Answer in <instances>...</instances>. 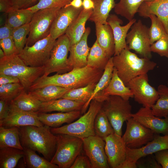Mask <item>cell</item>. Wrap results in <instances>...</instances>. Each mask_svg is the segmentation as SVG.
Returning a JSON list of instances; mask_svg holds the SVG:
<instances>
[{
	"instance_id": "6",
	"label": "cell",
	"mask_w": 168,
	"mask_h": 168,
	"mask_svg": "<svg viewBox=\"0 0 168 168\" xmlns=\"http://www.w3.org/2000/svg\"><path fill=\"white\" fill-rule=\"evenodd\" d=\"M56 135V148L50 162L59 168H70L77 157L83 151L82 139L67 134Z\"/></svg>"
},
{
	"instance_id": "20",
	"label": "cell",
	"mask_w": 168,
	"mask_h": 168,
	"mask_svg": "<svg viewBox=\"0 0 168 168\" xmlns=\"http://www.w3.org/2000/svg\"><path fill=\"white\" fill-rule=\"evenodd\" d=\"M91 31L89 27L86 28L80 41L70 46L68 63L71 71L74 68H81L87 66V58L90 49L87 44V39Z\"/></svg>"
},
{
	"instance_id": "43",
	"label": "cell",
	"mask_w": 168,
	"mask_h": 168,
	"mask_svg": "<svg viewBox=\"0 0 168 168\" xmlns=\"http://www.w3.org/2000/svg\"><path fill=\"white\" fill-rule=\"evenodd\" d=\"M30 30V23L14 28L12 37L19 54L25 46Z\"/></svg>"
},
{
	"instance_id": "44",
	"label": "cell",
	"mask_w": 168,
	"mask_h": 168,
	"mask_svg": "<svg viewBox=\"0 0 168 168\" xmlns=\"http://www.w3.org/2000/svg\"><path fill=\"white\" fill-rule=\"evenodd\" d=\"M72 0H40L36 4L27 8L33 13L44 9L62 8L69 4Z\"/></svg>"
},
{
	"instance_id": "27",
	"label": "cell",
	"mask_w": 168,
	"mask_h": 168,
	"mask_svg": "<svg viewBox=\"0 0 168 168\" xmlns=\"http://www.w3.org/2000/svg\"><path fill=\"white\" fill-rule=\"evenodd\" d=\"M96 40L110 57L115 53V42L113 30L110 25L95 23Z\"/></svg>"
},
{
	"instance_id": "3",
	"label": "cell",
	"mask_w": 168,
	"mask_h": 168,
	"mask_svg": "<svg viewBox=\"0 0 168 168\" xmlns=\"http://www.w3.org/2000/svg\"><path fill=\"white\" fill-rule=\"evenodd\" d=\"M130 50L127 46L119 54L113 56L114 68L126 86L134 78L153 70L157 65L150 59L139 57Z\"/></svg>"
},
{
	"instance_id": "45",
	"label": "cell",
	"mask_w": 168,
	"mask_h": 168,
	"mask_svg": "<svg viewBox=\"0 0 168 168\" xmlns=\"http://www.w3.org/2000/svg\"><path fill=\"white\" fill-rule=\"evenodd\" d=\"M152 52L168 58V34L151 44Z\"/></svg>"
},
{
	"instance_id": "25",
	"label": "cell",
	"mask_w": 168,
	"mask_h": 168,
	"mask_svg": "<svg viewBox=\"0 0 168 168\" xmlns=\"http://www.w3.org/2000/svg\"><path fill=\"white\" fill-rule=\"evenodd\" d=\"M85 105L84 103L61 98L42 102L38 112L47 113L54 111L63 112L77 110L82 111Z\"/></svg>"
},
{
	"instance_id": "40",
	"label": "cell",
	"mask_w": 168,
	"mask_h": 168,
	"mask_svg": "<svg viewBox=\"0 0 168 168\" xmlns=\"http://www.w3.org/2000/svg\"><path fill=\"white\" fill-rule=\"evenodd\" d=\"M114 68L112 57L110 58L101 77L96 85L91 98V101L99 92L105 89L109 85L112 76Z\"/></svg>"
},
{
	"instance_id": "11",
	"label": "cell",
	"mask_w": 168,
	"mask_h": 168,
	"mask_svg": "<svg viewBox=\"0 0 168 168\" xmlns=\"http://www.w3.org/2000/svg\"><path fill=\"white\" fill-rule=\"evenodd\" d=\"M148 27L139 20L132 26L128 32L126 42L130 50H133L142 58L152 57L151 44Z\"/></svg>"
},
{
	"instance_id": "17",
	"label": "cell",
	"mask_w": 168,
	"mask_h": 168,
	"mask_svg": "<svg viewBox=\"0 0 168 168\" xmlns=\"http://www.w3.org/2000/svg\"><path fill=\"white\" fill-rule=\"evenodd\" d=\"M132 117L155 134L168 135V116L161 119L155 115L151 108L143 107Z\"/></svg>"
},
{
	"instance_id": "30",
	"label": "cell",
	"mask_w": 168,
	"mask_h": 168,
	"mask_svg": "<svg viewBox=\"0 0 168 168\" xmlns=\"http://www.w3.org/2000/svg\"><path fill=\"white\" fill-rule=\"evenodd\" d=\"M70 90L57 86L49 85L28 91V92L42 102L61 98Z\"/></svg>"
},
{
	"instance_id": "39",
	"label": "cell",
	"mask_w": 168,
	"mask_h": 168,
	"mask_svg": "<svg viewBox=\"0 0 168 168\" xmlns=\"http://www.w3.org/2000/svg\"><path fill=\"white\" fill-rule=\"evenodd\" d=\"M94 129L95 135L104 140L114 133L106 114L102 108L95 119Z\"/></svg>"
},
{
	"instance_id": "51",
	"label": "cell",
	"mask_w": 168,
	"mask_h": 168,
	"mask_svg": "<svg viewBox=\"0 0 168 168\" xmlns=\"http://www.w3.org/2000/svg\"><path fill=\"white\" fill-rule=\"evenodd\" d=\"M17 83H20L18 78L12 76L0 74V85Z\"/></svg>"
},
{
	"instance_id": "19",
	"label": "cell",
	"mask_w": 168,
	"mask_h": 168,
	"mask_svg": "<svg viewBox=\"0 0 168 168\" xmlns=\"http://www.w3.org/2000/svg\"><path fill=\"white\" fill-rule=\"evenodd\" d=\"M72 6L63 7L59 10L54 20L50 30V35L56 40L65 34L68 27L75 20L83 9Z\"/></svg>"
},
{
	"instance_id": "47",
	"label": "cell",
	"mask_w": 168,
	"mask_h": 168,
	"mask_svg": "<svg viewBox=\"0 0 168 168\" xmlns=\"http://www.w3.org/2000/svg\"><path fill=\"white\" fill-rule=\"evenodd\" d=\"M70 168H92V166L88 157L82 153L77 157Z\"/></svg>"
},
{
	"instance_id": "37",
	"label": "cell",
	"mask_w": 168,
	"mask_h": 168,
	"mask_svg": "<svg viewBox=\"0 0 168 168\" xmlns=\"http://www.w3.org/2000/svg\"><path fill=\"white\" fill-rule=\"evenodd\" d=\"M34 13L27 8L12 11L7 13L5 24L13 28L30 23Z\"/></svg>"
},
{
	"instance_id": "50",
	"label": "cell",
	"mask_w": 168,
	"mask_h": 168,
	"mask_svg": "<svg viewBox=\"0 0 168 168\" xmlns=\"http://www.w3.org/2000/svg\"><path fill=\"white\" fill-rule=\"evenodd\" d=\"M14 28L6 24L0 28V40L12 37Z\"/></svg>"
},
{
	"instance_id": "28",
	"label": "cell",
	"mask_w": 168,
	"mask_h": 168,
	"mask_svg": "<svg viewBox=\"0 0 168 168\" xmlns=\"http://www.w3.org/2000/svg\"><path fill=\"white\" fill-rule=\"evenodd\" d=\"M26 91L9 102V107L27 112H38L42 102Z\"/></svg>"
},
{
	"instance_id": "8",
	"label": "cell",
	"mask_w": 168,
	"mask_h": 168,
	"mask_svg": "<svg viewBox=\"0 0 168 168\" xmlns=\"http://www.w3.org/2000/svg\"><path fill=\"white\" fill-rule=\"evenodd\" d=\"M61 8H46L34 12L30 23V30L26 45L31 46L49 35L53 22Z\"/></svg>"
},
{
	"instance_id": "36",
	"label": "cell",
	"mask_w": 168,
	"mask_h": 168,
	"mask_svg": "<svg viewBox=\"0 0 168 168\" xmlns=\"http://www.w3.org/2000/svg\"><path fill=\"white\" fill-rule=\"evenodd\" d=\"M25 165L29 168H59L58 166L51 162L44 157L37 155L35 151L23 147Z\"/></svg>"
},
{
	"instance_id": "5",
	"label": "cell",
	"mask_w": 168,
	"mask_h": 168,
	"mask_svg": "<svg viewBox=\"0 0 168 168\" xmlns=\"http://www.w3.org/2000/svg\"><path fill=\"white\" fill-rule=\"evenodd\" d=\"M102 102L95 99L91 102L87 111L75 121L62 126L51 128L54 134H67L82 139L95 135L94 124L95 117L102 108Z\"/></svg>"
},
{
	"instance_id": "46",
	"label": "cell",
	"mask_w": 168,
	"mask_h": 168,
	"mask_svg": "<svg viewBox=\"0 0 168 168\" xmlns=\"http://www.w3.org/2000/svg\"><path fill=\"white\" fill-rule=\"evenodd\" d=\"M0 46L5 56L19 54L12 37L0 40Z\"/></svg>"
},
{
	"instance_id": "26",
	"label": "cell",
	"mask_w": 168,
	"mask_h": 168,
	"mask_svg": "<svg viewBox=\"0 0 168 168\" xmlns=\"http://www.w3.org/2000/svg\"><path fill=\"white\" fill-rule=\"evenodd\" d=\"M93 9L86 10L83 8L78 16L68 27L65 34L70 41V46L78 42L84 34L85 25L92 13Z\"/></svg>"
},
{
	"instance_id": "29",
	"label": "cell",
	"mask_w": 168,
	"mask_h": 168,
	"mask_svg": "<svg viewBox=\"0 0 168 168\" xmlns=\"http://www.w3.org/2000/svg\"><path fill=\"white\" fill-rule=\"evenodd\" d=\"M94 8L88 20L95 23L107 24V20L111 11L114 8V0H92Z\"/></svg>"
},
{
	"instance_id": "31",
	"label": "cell",
	"mask_w": 168,
	"mask_h": 168,
	"mask_svg": "<svg viewBox=\"0 0 168 168\" xmlns=\"http://www.w3.org/2000/svg\"><path fill=\"white\" fill-rule=\"evenodd\" d=\"M96 84H91L84 87L70 90L62 98L85 103L81 111L82 114H83L89 107Z\"/></svg>"
},
{
	"instance_id": "55",
	"label": "cell",
	"mask_w": 168,
	"mask_h": 168,
	"mask_svg": "<svg viewBox=\"0 0 168 168\" xmlns=\"http://www.w3.org/2000/svg\"><path fill=\"white\" fill-rule=\"evenodd\" d=\"M82 0H72L64 7L72 6L76 8H80L82 7Z\"/></svg>"
},
{
	"instance_id": "59",
	"label": "cell",
	"mask_w": 168,
	"mask_h": 168,
	"mask_svg": "<svg viewBox=\"0 0 168 168\" xmlns=\"http://www.w3.org/2000/svg\"><path fill=\"white\" fill-rule=\"evenodd\" d=\"M37 0H33V2H36V1H37Z\"/></svg>"
},
{
	"instance_id": "56",
	"label": "cell",
	"mask_w": 168,
	"mask_h": 168,
	"mask_svg": "<svg viewBox=\"0 0 168 168\" xmlns=\"http://www.w3.org/2000/svg\"><path fill=\"white\" fill-rule=\"evenodd\" d=\"M136 164L133 163L125 160L118 167V168H136Z\"/></svg>"
},
{
	"instance_id": "21",
	"label": "cell",
	"mask_w": 168,
	"mask_h": 168,
	"mask_svg": "<svg viewBox=\"0 0 168 168\" xmlns=\"http://www.w3.org/2000/svg\"><path fill=\"white\" fill-rule=\"evenodd\" d=\"M136 21L133 18L126 25L121 26L123 21L115 14H110L107 21L111 27L115 42V53L114 56L119 54L124 49L127 47L126 38L128 31L133 25Z\"/></svg>"
},
{
	"instance_id": "10",
	"label": "cell",
	"mask_w": 168,
	"mask_h": 168,
	"mask_svg": "<svg viewBox=\"0 0 168 168\" xmlns=\"http://www.w3.org/2000/svg\"><path fill=\"white\" fill-rule=\"evenodd\" d=\"M70 46L69 39L65 34L56 40L50 58L44 66L43 75L53 72L61 74L71 71L68 63V54Z\"/></svg>"
},
{
	"instance_id": "1",
	"label": "cell",
	"mask_w": 168,
	"mask_h": 168,
	"mask_svg": "<svg viewBox=\"0 0 168 168\" xmlns=\"http://www.w3.org/2000/svg\"><path fill=\"white\" fill-rule=\"evenodd\" d=\"M103 72V70L87 65L73 68L63 74L56 73L49 77L42 75L33 83L30 89L33 90L49 85L71 90L84 87L91 84L97 83Z\"/></svg>"
},
{
	"instance_id": "32",
	"label": "cell",
	"mask_w": 168,
	"mask_h": 168,
	"mask_svg": "<svg viewBox=\"0 0 168 168\" xmlns=\"http://www.w3.org/2000/svg\"><path fill=\"white\" fill-rule=\"evenodd\" d=\"M110 58L96 40L90 48L87 65L104 70Z\"/></svg>"
},
{
	"instance_id": "14",
	"label": "cell",
	"mask_w": 168,
	"mask_h": 168,
	"mask_svg": "<svg viewBox=\"0 0 168 168\" xmlns=\"http://www.w3.org/2000/svg\"><path fill=\"white\" fill-rule=\"evenodd\" d=\"M83 150L89 159L92 168L110 167L105 153V142L96 135L82 139Z\"/></svg>"
},
{
	"instance_id": "57",
	"label": "cell",
	"mask_w": 168,
	"mask_h": 168,
	"mask_svg": "<svg viewBox=\"0 0 168 168\" xmlns=\"http://www.w3.org/2000/svg\"><path fill=\"white\" fill-rule=\"evenodd\" d=\"M5 56L4 53L2 49L0 48V59H2Z\"/></svg>"
},
{
	"instance_id": "54",
	"label": "cell",
	"mask_w": 168,
	"mask_h": 168,
	"mask_svg": "<svg viewBox=\"0 0 168 168\" xmlns=\"http://www.w3.org/2000/svg\"><path fill=\"white\" fill-rule=\"evenodd\" d=\"M82 7L86 10L93 9L94 8V4L92 0H83Z\"/></svg>"
},
{
	"instance_id": "58",
	"label": "cell",
	"mask_w": 168,
	"mask_h": 168,
	"mask_svg": "<svg viewBox=\"0 0 168 168\" xmlns=\"http://www.w3.org/2000/svg\"><path fill=\"white\" fill-rule=\"evenodd\" d=\"M154 0H144V2H151L154 1Z\"/></svg>"
},
{
	"instance_id": "53",
	"label": "cell",
	"mask_w": 168,
	"mask_h": 168,
	"mask_svg": "<svg viewBox=\"0 0 168 168\" xmlns=\"http://www.w3.org/2000/svg\"><path fill=\"white\" fill-rule=\"evenodd\" d=\"M12 10V6L10 0H0V12L7 13Z\"/></svg>"
},
{
	"instance_id": "52",
	"label": "cell",
	"mask_w": 168,
	"mask_h": 168,
	"mask_svg": "<svg viewBox=\"0 0 168 168\" xmlns=\"http://www.w3.org/2000/svg\"><path fill=\"white\" fill-rule=\"evenodd\" d=\"M9 110V102L0 100V120L4 119L7 115Z\"/></svg>"
},
{
	"instance_id": "16",
	"label": "cell",
	"mask_w": 168,
	"mask_h": 168,
	"mask_svg": "<svg viewBox=\"0 0 168 168\" xmlns=\"http://www.w3.org/2000/svg\"><path fill=\"white\" fill-rule=\"evenodd\" d=\"M39 113L38 112H27L9 107L7 116L0 120V126L8 128L29 125L43 126L44 124L38 118Z\"/></svg>"
},
{
	"instance_id": "38",
	"label": "cell",
	"mask_w": 168,
	"mask_h": 168,
	"mask_svg": "<svg viewBox=\"0 0 168 168\" xmlns=\"http://www.w3.org/2000/svg\"><path fill=\"white\" fill-rule=\"evenodd\" d=\"M157 91L159 97L151 109L155 115L165 118L168 116V86L160 85Z\"/></svg>"
},
{
	"instance_id": "15",
	"label": "cell",
	"mask_w": 168,
	"mask_h": 168,
	"mask_svg": "<svg viewBox=\"0 0 168 168\" xmlns=\"http://www.w3.org/2000/svg\"><path fill=\"white\" fill-rule=\"evenodd\" d=\"M104 140L105 142V151L109 166L112 168H118L126 157L127 146L122 136L114 133L105 138Z\"/></svg>"
},
{
	"instance_id": "9",
	"label": "cell",
	"mask_w": 168,
	"mask_h": 168,
	"mask_svg": "<svg viewBox=\"0 0 168 168\" xmlns=\"http://www.w3.org/2000/svg\"><path fill=\"white\" fill-rule=\"evenodd\" d=\"M56 40L49 34L31 46L26 45L18 55L27 66L33 67L43 66L50 58Z\"/></svg>"
},
{
	"instance_id": "41",
	"label": "cell",
	"mask_w": 168,
	"mask_h": 168,
	"mask_svg": "<svg viewBox=\"0 0 168 168\" xmlns=\"http://www.w3.org/2000/svg\"><path fill=\"white\" fill-rule=\"evenodd\" d=\"M25 90L20 83L0 85V100L9 102Z\"/></svg>"
},
{
	"instance_id": "7",
	"label": "cell",
	"mask_w": 168,
	"mask_h": 168,
	"mask_svg": "<svg viewBox=\"0 0 168 168\" xmlns=\"http://www.w3.org/2000/svg\"><path fill=\"white\" fill-rule=\"evenodd\" d=\"M102 108L106 114L114 133L122 136L124 122L132 117V106L129 100L118 96H109L102 102Z\"/></svg>"
},
{
	"instance_id": "12",
	"label": "cell",
	"mask_w": 168,
	"mask_h": 168,
	"mask_svg": "<svg viewBox=\"0 0 168 168\" xmlns=\"http://www.w3.org/2000/svg\"><path fill=\"white\" fill-rule=\"evenodd\" d=\"M126 86L132 91L135 100L143 107L151 108L159 97L157 90L149 83L147 74L134 78Z\"/></svg>"
},
{
	"instance_id": "42",
	"label": "cell",
	"mask_w": 168,
	"mask_h": 168,
	"mask_svg": "<svg viewBox=\"0 0 168 168\" xmlns=\"http://www.w3.org/2000/svg\"><path fill=\"white\" fill-rule=\"evenodd\" d=\"M151 22L150 27L148 28L151 44L162 37L168 34L162 22L155 15H149Z\"/></svg>"
},
{
	"instance_id": "49",
	"label": "cell",
	"mask_w": 168,
	"mask_h": 168,
	"mask_svg": "<svg viewBox=\"0 0 168 168\" xmlns=\"http://www.w3.org/2000/svg\"><path fill=\"white\" fill-rule=\"evenodd\" d=\"M11 2L12 10L26 9L34 3L33 0H10Z\"/></svg>"
},
{
	"instance_id": "2",
	"label": "cell",
	"mask_w": 168,
	"mask_h": 168,
	"mask_svg": "<svg viewBox=\"0 0 168 168\" xmlns=\"http://www.w3.org/2000/svg\"><path fill=\"white\" fill-rule=\"evenodd\" d=\"M50 129L45 125L19 127L22 146L38 152L50 161L55 153L57 142L56 136L51 132Z\"/></svg>"
},
{
	"instance_id": "24",
	"label": "cell",
	"mask_w": 168,
	"mask_h": 168,
	"mask_svg": "<svg viewBox=\"0 0 168 168\" xmlns=\"http://www.w3.org/2000/svg\"><path fill=\"white\" fill-rule=\"evenodd\" d=\"M82 114L81 111L77 110L51 114L39 113L38 117L43 124L51 128H56L60 127L63 124H68L73 122Z\"/></svg>"
},
{
	"instance_id": "4",
	"label": "cell",
	"mask_w": 168,
	"mask_h": 168,
	"mask_svg": "<svg viewBox=\"0 0 168 168\" xmlns=\"http://www.w3.org/2000/svg\"><path fill=\"white\" fill-rule=\"evenodd\" d=\"M44 73V67H33L27 66L15 54L0 59V74L18 78L26 91Z\"/></svg>"
},
{
	"instance_id": "33",
	"label": "cell",
	"mask_w": 168,
	"mask_h": 168,
	"mask_svg": "<svg viewBox=\"0 0 168 168\" xmlns=\"http://www.w3.org/2000/svg\"><path fill=\"white\" fill-rule=\"evenodd\" d=\"M6 147L23 150L20 142L19 128L0 126V148Z\"/></svg>"
},
{
	"instance_id": "60",
	"label": "cell",
	"mask_w": 168,
	"mask_h": 168,
	"mask_svg": "<svg viewBox=\"0 0 168 168\" xmlns=\"http://www.w3.org/2000/svg\"><path fill=\"white\" fill-rule=\"evenodd\" d=\"M167 86H168V81L167 82Z\"/></svg>"
},
{
	"instance_id": "18",
	"label": "cell",
	"mask_w": 168,
	"mask_h": 168,
	"mask_svg": "<svg viewBox=\"0 0 168 168\" xmlns=\"http://www.w3.org/2000/svg\"><path fill=\"white\" fill-rule=\"evenodd\" d=\"M166 149H168V135L161 136L156 134L152 140L140 148L132 149L127 147L125 160L136 164L138 160L142 157Z\"/></svg>"
},
{
	"instance_id": "35",
	"label": "cell",
	"mask_w": 168,
	"mask_h": 168,
	"mask_svg": "<svg viewBox=\"0 0 168 168\" xmlns=\"http://www.w3.org/2000/svg\"><path fill=\"white\" fill-rule=\"evenodd\" d=\"M23 150L6 147L0 148V168H14L24 157Z\"/></svg>"
},
{
	"instance_id": "13",
	"label": "cell",
	"mask_w": 168,
	"mask_h": 168,
	"mask_svg": "<svg viewBox=\"0 0 168 168\" xmlns=\"http://www.w3.org/2000/svg\"><path fill=\"white\" fill-rule=\"evenodd\" d=\"M126 122V130L122 138L127 147L132 149L139 148L154 138L156 134L132 117Z\"/></svg>"
},
{
	"instance_id": "48",
	"label": "cell",
	"mask_w": 168,
	"mask_h": 168,
	"mask_svg": "<svg viewBox=\"0 0 168 168\" xmlns=\"http://www.w3.org/2000/svg\"><path fill=\"white\" fill-rule=\"evenodd\" d=\"M154 157L157 163L162 168H168V149L155 153Z\"/></svg>"
},
{
	"instance_id": "34",
	"label": "cell",
	"mask_w": 168,
	"mask_h": 168,
	"mask_svg": "<svg viewBox=\"0 0 168 168\" xmlns=\"http://www.w3.org/2000/svg\"><path fill=\"white\" fill-rule=\"evenodd\" d=\"M144 0H120L115 4L114 12L129 21L133 19Z\"/></svg>"
},
{
	"instance_id": "22",
	"label": "cell",
	"mask_w": 168,
	"mask_h": 168,
	"mask_svg": "<svg viewBox=\"0 0 168 168\" xmlns=\"http://www.w3.org/2000/svg\"><path fill=\"white\" fill-rule=\"evenodd\" d=\"M110 96H119L126 100H129L133 96L131 90L119 77L114 68L109 85L105 89L99 92L94 99L103 102L107 97Z\"/></svg>"
},
{
	"instance_id": "23",
	"label": "cell",
	"mask_w": 168,
	"mask_h": 168,
	"mask_svg": "<svg viewBox=\"0 0 168 168\" xmlns=\"http://www.w3.org/2000/svg\"><path fill=\"white\" fill-rule=\"evenodd\" d=\"M138 13L140 16L145 18L151 14L156 16L162 22L168 34V0L144 2Z\"/></svg>"
}]
</instances>
